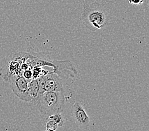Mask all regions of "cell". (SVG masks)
Wrapping results in <instances>:
<instances>
[{
    "label": "cell",
    "instance_id": "1",
    "mask_svg": "<svg viewBox=\"0 0 149 131\" xmlns=\"http://www.w3.org/2000/svg\"><path fill=\"white\" fill-rule=\"evenodd\" d=\"M80 20L91 31L102 30L109 22V12L104 5L97 1L90 5L85 3Z\"/></svg>",
    "mask_w": 149,
    "mask_h": 131
},
{
    "label": "cell",
    "instance_id": "2",
    "mask_svg": "<svg viewBox=\"0 0 149 131\" xmlns=\"http://www.w3.org/2000/svg\"><path fill=\"white\" fill-rule=\"evenodd\" d=\"M27 62L32 68L33 67L49 66L53 68L52 73H55L62 79H69L75 78L77 71L73 64L69 61H57L52 60L44 57H41L34 53H31Z\"/></svg>",
    "mask_w": 149,
    "mask_h": 131
},
{
    "label": "cell",
    "instance_id": "3",
    "mask_svg": "<svg viewBox=\"0 0 149 131\" xmlns=\"http://www.w3.org/2000/svg\"><path fill=\"white\" fill-rule=\"evenodd\" d=\"M65 101L63 91H45L39 95L34 105L41 114L49 116L63 112Z\"/></svg>",
    "mask_w": 149,
    "mask_h": 131
},
{
    "label": "cell",
    "instance_id": "4",
    "mask_svg": "<svg viewBox=\"0 0 149 131\" xmlns=\"http://www.w3.org/2000/svg\"><path fill=\"white\" fill-rule=\"evenodd\" d=\"M29 56V52H22L15 55L8 64L1 69L0 76L5 81H8L12 75H21V66L27 62Z\"/></svg>",
    "mask_w": 149,
    "mask_h": 131
},
{
    "label": "cell",
    "instance_id": "5",
    "mask_svg": "<svg viewBox=\"0 0 149 131\" xmlns=\"http://www.w3.org/2000/svg\"><path fill=\"white\" fill-rule=\"evenodd\" d=\"M8 82L14 94L20 100L26 102H32V98L28 90V81L22 75H12Z\"/></svg>",
    "mask_w": 149,
    "mask_h": 131
},
{
    "label": "cell",
    "instance_id": "6",
    "mask_svg": "<svg viewBox=\"0 0 149 131\" xmlns=\"http://www.w3.org/2000/svg\"><path fill=\"white\" fill-rule=\"evenodd\" d=\"M38 81L40 95L45 91H63L62 78L55 73H48L38 78Z\"/></svg>",
    "mask_w": 149,
    "mask_h": 131
},
{
    "label": "cell",
    "instance_id": "7",
    "mask_svg": "<svg viewBox=\"0 0 149 131\" xmlns=\"http://www.w3.org/2000/svg\"><path fill=\"white\" fill-rule=\"evenodd\" d=\"M70 116L74 123L81 129H88L90 127L91 120L83 105L75 102L70 109Z\"/></svg>",
    "mask_w": 149,
    "mask_h": 131
},
{
    "label": "cell",
    "instance_id": "8",
    "mask_svg": "<svg viewBox=\"0 0 149 131\" xmlns=\"http://www.w3.org/2000/svg\"><path fill=\"white\" fill-rule=\"evenodd\" d=\"M28 90L30 96L32 98V102H33L34 104H35L40 95L38 79H32L28 81Z\"/></svg>",
    "mask_w": 149,
    "mask_h": 131
},
{
    "label": "cell",
    "instance_id": "9",
    "mask_svg": "<svg viewBox=\"0 0 149 131\" xmlns=\"http://www.w3.org/2000/svg\"><path fill=\"white\" fill-rule=\"evenodd\" d=\"M48 119L54 121L58 125V127H62L63 126V123H64V119H63L61 113H57V114L49 115L48 116Z\"/></svg>",
    "mask_w": 149,
    "mask_h": 131
},
{
    "label": "cell",
    "instance_id": "10",
    "mask_svg": "<svg viewBox=\"0 0 149 131\" xmlns=\"http://www.w3.org/2000/svg\"><path fill=\"white\" fill-rule=\"evenodd\" d=\"M58 128V125L52 120L47 119V123H46V130L47 131H56Z\"/></svg>",
    "mask_w": 149,
    "mask_h": 131
},
{
    "label": "cell",
    "instance_id": "11",
    "mask_svg": "<svg viewBox=\"0 0 149 131\" xmlns=\"http://www.w3.org/2000/svg\"><path fill=\"white\" fill-rule=\"evenodd\" d=\"M21 75H22L27 81L31 80L33 79V71H32V68H29L25 71H23L22 73H21Z\"/></svg>",
    "mask_w": 149,
    "mask_h": 131
},
{
    "label": "cell",
    "instance_id": "12",
    "mask_svg": "<svg viewBox=\"0 0 149 131\" xmlns=\"http://www.w3.org/2000/svg\"><path fill=\"white\" fill-rule=\"evenodd\" d=\"M145 0H128V2L131 5L134 6H138L142 5Z\"/></svg>",
    "mask_w": 149,
    "mask_h": 131
},
{
    "label": "cell",
    "instance_id": "13",
    "mask_svg": "<svg viewBox=\"0 0 149 131\" xmlns=\"http://www.w3.org/2000/svg\"><path fill=\"white\" fill-rule=\"evenodd\" d=\"M45 131H47V130H45Z\"/></svg>",
    "mask_w": 149,
    "mask_h": 131
}]
</instances>
